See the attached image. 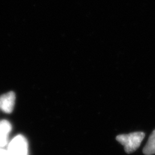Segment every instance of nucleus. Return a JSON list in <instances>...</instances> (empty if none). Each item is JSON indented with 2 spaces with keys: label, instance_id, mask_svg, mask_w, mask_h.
<instances>
[{
  "label": "nucleus",
  "instance_id": "nucleus-1",
  "mask_svg": "<svg viewBox=\"0 0 155 155\" xmlns=\"http://www.w3.org/2000/svg\"><path fill=\"white\" fill-rule=\"evenodd\" d=\"M145 137L143 132H134L127 134H120L116 137V140L124 147L127 153L134 152L139 147Z\"/></svg>",
  "mask_w": 155,
  "mask_h": 155
},
{
  "label": "nucleus",
  "instance_id": "nucleus-2",
  "mask_svg": "<svg viewBox=\"0 0 155 155\" xmlns=\"http://www.w3.org/2000/svg\"><path fill=\"white\" fill-rule=\"evenodd\" d=\"M11 155H28V142L22 135H18L9 143L7 148Z\"/></svg>",
  "mask_w": 155,
  "mask_h": 155
},
{
  "label": "nucleus",
  "instance_id": "nucleus-3",
  "mask_svg": "<svg viewBox=\"0 0 155 155\" xmlns=\"http://www.w3.org/2000/svg\"><path fill=\"white\" fill-rule=\"evenodd\" d=\"M15 100L16 96L14 92H8L0 96V109L4 113H11L15 105Z\"/></svg>",
  "mask_w": 155,
  "mask_h": 155
},
{
  "label": "nucleus",
  "instance_id": "nucleus-4",
  "mask_svg": "<svg viewBox=\"0 0 155 155\" xmlns=\"http://www.w3.org/2000/svg\"><path fill=\"white\" fill-rule=\"evenodd\" d=\"M11 129L12 126L8 121L6 120L0 121V148H3L7 145Z\"/></svg>",
  "mask_w": 155,
  "mask_h": 155
},
{
  "label": "nucleus",
  "instance_id": "nucleus-5",
  "mask_svg": "<svg viewBox=\"0 0 155 155\" xmlns=\"http://www.w3.org/2000/svg\"><path fill=\"white\" fill-rule=\"evenodd\" d=\"M145 155H153L155 154V129L153 130L148 139V141L143 149Z\"/></svg>",
  "mask_w": 155,
  "mask_h": 155
},
{
  "label": "nucleus",
  "instance_id": "nucleus-6",
  "mask_svg": "<svg viewBox=\"0 0 155 155\" xmlns=\"http://www.w3.org/2000/svg\"><path fill=\"white\" fill-rule=\"evenodd\" d=\"M0 155H11L7 149L0 148Z\"/></svg>",
  "mask_w": 155,
  "mask_h": 155
}]
</instances>
